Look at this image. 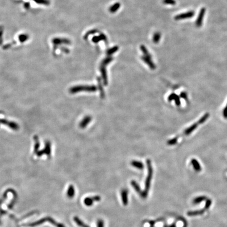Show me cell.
<instances>
[{
  "label": "cell",
  "instance_id": "5",
  "mask_svg": "<svg viewBox=\"0 0 227 227\" xmlns=\"http://www.w3.org/2000/svg\"><path fill=\"white\" fill-rule=\"evenodd\" d=\"M206 12V9L205 7L201 8V9L200 11V13L199 14L198 17L196 20V25L197 27H199L201 26L202 24V21H203V19L204 18V15Z\"/></svg>",
  "mask_w": 227,
  "mask_h": 227
},
{
  "label": "cell",
  "instance_id": "10",
  "mask_svg": "<svg viewBox=\"0 0 227 227\" xmlns=\"http://www.w3.org/2000/svg\"><path fill=\"white\" fill-rule=\"evenodd\" d=\"M168 100L169 101V102H171V101H172V100H175V102L176 104L177 105V106H180V100L179 97L178 95H177L176 94H174V93H172V94H170L168 98Z\"/></svg>",
  "mask_w": 227,
  "mask_h": 227
},
{
  "label": "cell",
  "instance_id": "24",
  "mask_svg": "<svg viewBox=\"0 0 227 227\" xmlns=\"http://www.w3.org/2000/svg\"><path fill=\"white\" fill-rule=\"evenodd\" d=\"M113 59V58L111 56H108L106 58H105L103 60V62H102V64L104 66H106L107 65H108L109 63H111L112 60Z\"/></svg>",
  "mask_w": 227,
  "mask_h": 227
},
{
  "label": "cell",
  "instance_id": "31",
  "mask_svg": "<svg viewBox=\"0 0 227 227\" xmlns=\"http://www.w3.org/2000/svg\"><path fill=\"white\" fill-rule=\"evenodd\" d=\"M224 115L225 117H226V118H227V106H226V107L225 108V110H224Z\"/></svg>",
  "mask_w": 227,
  "mask_h": 227
},
{
  "label": "cell",
  "instance_id": "7",
  "mask_svg": "<svg viewBox=\"0 0 227 227\" xmlns=\"http://www.w3.org/2000/svg\"><path fill=\"white\" fill-rule=\"evenodd\" d=\"M141 58L142 60H143V61H144V62H145L148 65L149 67H150V68L151 69V70H155V69L156 68L155 65L153 64L151 58H149L145 56H142Z\"/></svg>",
  "mask_w": 227,
  "mask_h": 227
},
{
  "label": "cell",
  "instance_id": "22",
  "mask_svg": "<svg viewBox=\"0 0 227 227\" xmlns=\"http://www.w3.org/2000/svg\"><path fill=\"white\" fill-rule=\"evenodd\" d=\"M206 199V198L205 196H200V197H198L196 198H194L193 200V203L194 204H199L201 202L204 201Z\"/></svg>",
  "mask_w": 227,
  "mask_h": 227
},
{
  "label": "cell",
  "instance_id": "23",
  "mask_svg": "<svg viewBox=\"0 0 227 227\" xmlns=\"http://www.w3.org/2000/svg\"><path fill=\"white\" fill-rule=\"evenodd\" d=\"M98 86L99 88V91L100 92V96L101 97H102V98H104L105 97V93H104L103 88L102 85V83H101V80L99 78H98Z\"/></svg>",
  "mask_w": 227,
  "mask_h": 227
},
{
  "label": "cell",
  "instance_id": "12",
  "mask_svg": "<svg viewBox=\"0 0 227 227\" xmlns=\"http://www.w3.org/2000/svg\"><path fill=\"white\" fill-rule=\"evenodd\" d=\"M93 40L95 43L98 42L99 40H104V41H105V42H106V43L107 42V39L106 36V35L103 34H100V35L98 36H95V37H94V38L93 39Z\"/></svg>",
  "mask_w": 227,
  "mask_h": 227
},
{
  "label": "cell",
  "instance_id": "9",
  "mask_svg": "<svg viewBox=\"0 0 227 227\" xmlns=\"http://www.w3.org/2000/svg\"><path fill=\"white\" fill-rule=\"evenodd\" d=\"M131 185L132 186V187L133 188V189H134L135 190V191L140 194V196H141V197H142V195H143V191H142L140 187V186L138 184L137 182L135 181V180H132L131 182Z\"/></svg>",
  "mask_w": 227,
  "mask_h": 227
},
{
  "label": "cell",
  "instance_id": "13",
  "mask_svg": "<svg viewBox=\"0 0 227 227\" xmlns=\"http://www.w3.org/2000/svg\"><path fill=\"white\" fill-rule=\"evenodd\" d=\"M191 164L193 166V167L194 169V170H196V171H199L201 170V166L199 164V162L195 159H192L191 161Z\"/></svg>",
  "mask_w": 227,
  "mask_h": 227
},
{
  "label": "cell",
  "instance_id": "18",
  "mask_svg": "<svg viewBox=\"0 0 227 227\" xmlns=\"http://www.w3.org/2000/svg\"><path fill=\"white\" fill-rule=\"evenodd\" d=\"M204 211L202 210H198V211H189L187 212L188 216H196L198 215H200L202 213H203Z\"/></svg>",
  "mask_w": 227,
  "mask_h": 227
},
{
  "label": "cell",
  "instance_id": "29",
  "mask_svg": "<svg viewBox=\"0 0 227 227\" xmlns=\"http://www.w3.org/2000/svg\"><path fill=\"white\" fill-rule=\"evenodd\" d=\"M180 96L182 98H184L185 99H187V94L185 92H182L180 94Z\"/></svg>",
  "mask_w": 227,
  "mask_h": 227
},
{
  "label": "cell",
  "instance_id": "14",
  "mask_svg": "<svg viewBox=\"0 0 227 227\" xmlns=\"http://www.w3.org/2000/svg\"><path fill=\"white\" fill-rule=\"evenodd\" d=\"M120 6V4L119 3H116L112 5L109 9V11L111 12L112 13H114L116 12L117 10H118L119 7Z\"/></svg>",
  "mask_w": 227,
  "mask_h": 227
},
{
  "label": "cell",
  "instance_id": "33",
  "mask_svg": "<svg viewBox=\"0 0 227 227\" xmlns=\"http://www.w3.org/2000/svg\"><path fill=\"white\" fill-rule=\"evenodd\" d=\"M164 227H168V226H167V225H165V226H164Z\"/></svg>",
  "mask_w": 227,
  "mask_h": 227
},
{
  "label": "cell",
  "instance_id": "19",
  "mask_svg": "<svg viewBox=\"0 0 227 227\" xmlns=\"http://www.w3.org/2000/svg\"><path fill=\"white\" fill-rule=\"evenodd\" d=\"M197 124H194L192 125L191 127H189L185 131V132H184L185 134H186V135H188L190 134V133L192 132L194 130V129L197 128Z\"/></svg>",
  "mask_w": 227,
  "mask_h": 227
},
{
  "label": "cell",
  "instance_id": "17",
  "mask_svg": "<svg viewBox=\"0 0 227 227\" xmlns=\"http://www.w3.org/2000/svg\"><path fill=\"white\" fill-rule=\"evenodd\" d=\"M161 38V34L159 32H156V33L153 34L152 40L154 43L157 44L158 43L159 40Z\"/></svg>",
  "mask_w": 227,
  "mask_h": 227
},
{
  "label": "cell",
  "instance_id": "20",
  "mask_svg": "<svg viewBox=\"0 0 227 227\" xmlns=\"http://www.w3.org/2000/svg\"><path fill=\"white\" fill-rule=\"evenodd\" d=\"M140 49H141V51H142V52L143 53L145 56H146V57H147L151 59L152 57H151V55L150 54V53L148 52L147 49L146 48V47L144 45H141Z\"/></svg>",
  "mask_w": 227,
  "mask_h": 227
},
{
  "label": "cell",
  "instance_id": "15",
  "mask_svg": "<svg viewBox=\"0 0 227 227\" xmlns=\"http://www.w3.org/2000/svg\"><path fill=\"white\" fill-rule=\"evenodd\" d=\"M74 220L76 223V224L80 227H90L86 224H85L84 222H83L77 217H75L74 218Z\"/></svg>",
  "mask_w": 227,
  "mask_h": 227
},
{
  "label": "cell",
  "instance_id": "8",
  "mask_svg": "<svg viewBox=\"0 0 227 227\" xmlns=\"http://www.w3.org/2000/svg\"><path fill=\"white\" fill-rule=\"evenodd\" d=\"M105 66L102 65L100 66V72L102 73V78L103 79L104 84L105 85H107L108 84V80H107V72L106 68H105Z\"/></svg>",
  "mask_w": 227,
  "mask_h": 227
},
{
  "label": "cell",
  "instance_id": "32",
  "mask_svg": "<svg viewBox=\"0 0 227 227\" xmlns=\"http://www.w3.org/2000/svg\"><path fill=\"white\" fill-rule=\"evenodd\" d=\"M169 227H176V225L175 223H173L172 225H170Z\"/></svg>",
  "mask_w": 227,
  "mask_h": 227
},
{
  "label": "cell",
  "instance_id": "2",
  "mask_svg": "<svg viewBox=\"0 0 227 227\" xmlns=\"http://www.w3.org/2000/svg\"><path fill=\"white\" fill-rule=\"evenodd\" d=\"M46 221L50 222L51 224L53 225L54 226H56V227H65L63 225H62L61 224H59V223L56 222L55 221H54V219H53V218H52L51 217H46V218H44L43 219H41L40 220L36 221L35 222L31 223V224H30L27 225V226H30V227H34V226L39 225L40 224H43V223H44Z\"/></svg>",
  "mask_w": 227,
  "mask_h": 227
},
{
  "label": "cell",
  "instance_id": "16",
  "mask_svg": "<svg viewBox=\"0 0 227 227\" xmlns=\"http://www.w3.org/2000/svg\"><path fill=\"white\" fill-rule=\"evenodd\" d=\"M67 196L69 198H73L75 194V189L73 185H70L67 190Z\"/></svg>",
  "mask_w": 227,
  "mask_h": 227
},
{
  "label": "cell",
  "instance_id": "1",
  "mask_svg": "<svg viewBox=\"0 0 227 227\" xmlns=\"http://www.w3.org/2000/svg\"><path fill=\"white\" fill-rule=\"evenodd\" d=\"M146 164H147V169H148V174H147V176L146 177V180H145V189L143 191V195H142V197H141L142 198H144V199L146 198L148 196L150 187H151V181L152 180V175H153V169H152L151 161L149 159H147L146 160Z\"/></svg>",
  "mask_w": 227,
  "mask_h": 227
},
{
  "label": "cell",
  "instance_id": "6",
  "mask_svg": "<svg viewBox=\"0 0 227 227\" xmlns=\"http://www.w3.org/2000/svg\"><path fill=\"white\" fill-rule=\"evenodd\" d=\"M121 198L123 204L124 206H127L128 204V191L126 189H123L121 191Z\"/></svg>",
  "mask_w": 227,
  "mask_h": 227
},
{
  "label": "cell",
  "instance_id": "21",
  "mask_svg": "<svg viewBox=\"0 0 227 227\" xmlns=\"http://www.w3.org/2000/svg\"><path fill=\"white\" fill-rule=\"evenodd\" d=\"M118 49H119L118 46H114L111 48L110 49H108L106 52V53L108 56H111L113 54L115 53V52H116L118 50Z\"/></svg>",
  "mask_w": 227,
  "mask_h": 227
},
{
  "label": "cell",
  "instance_id": "11",
  "mask_svg": "<svg viewBox=\"0 0 227 227\" xmlns=\"http://www.w3.org/2000/svg\"><path fill=\"white\" fill-rule=\"evenodd\" d=\"M131 165L133 167L139 170H143L144 168V164L141 161H139L133 160L131 162Z\"/></svg>",
  "mask_w": 227,
  "mask_h": 227
},
{
  "label": "cell",
  "instance_id": "28",
  "mask_svg": "<svg viewBox=\"0 0 227 227\" xmlns=\"http://www.w3.org/2000/svg\"><path fill=\"white\" fill-rule=\"evenodd\" d=\"M208 116L209 115L208 114H206L205 115H204L203 117H202V118L199 120V124H201V123H203L204 121L207 119V118L208 117Z\"/></svg>",
  "mask_w": 227,
  "mask_h": 227
},
{
  "label": "cell",
  "instance_id": "26",
  "mask_svg": "<svg viewBox=\"0 0 227 227\" xmlns=\"http://www.w3.org/2000/svg\"><path fill=\"white\" fill-rule=\"evenodd\" d=\"M177 141H178V137H175V138H173V139H170L168 141V144L169 145H170V146L174 145H175L177 143Z\"/></svg>",
  "mask_w": 227,
  "mask_h": 227
},
{
  "label": "cell",
  "instance_id": "3",
  "mask_svg": "<svg viewBox=\"0 0 227 227\" xmlns=\"http://www.w3.org/2000/svg\"><path fill=\"white\" fill-rule=\"evenodd\" d=\"M101 200V198L99 196H95L91 197H87L84 199V202L85 205L90 207L94 204V201H99Z\"/></svg>",
  "mask_w": 227,
  "mask_h": 227
},
{
  "label": "cell",
  "instance_id": "4",
  "mask_svg": "<svg viewBox=\"0 0 227 227\" xmlns=\"http://www.w3.org/2000/svg\"><path fill=\"white\" fill-rule=\"evenodd\" d=\"M194 15V12L191 11L186 12L185 13L180 14L179 15H176L175 17V19L176 20H180L183 19H186L189 18H191Z\"/></svg>",
  "mask_w": 227,
  "mask_h": 227
},
{
  "label": "cell",
  "instance_id": "30",
  "mask_svg": "<svg viewBox=\"0 0 227 227\" xmlns=\"http://www.w3.org/2000/svg\"><path fill=\"white\" fill-rule=\"evenodd\" d=\"M211 204V200H207V201L206 202V208H208L209 207V206H210Z\"/></svg>",
  "mask_w": 227,
  "mask_h": 227
},
{
  "label": "cell",
  "instance_id": "25",
  "mask_svg": "<svg viewBox=\"0 0 227 227\" xmlns=\"http://www.w3.org/2000/svg\"><path fill=\"white\" fill-rule=\"evenodd\" d=\"M163 3L167 5H175L176 4V2L175 0H163Z\"/></svg>",
  "mask_w": 227,
  "mask_h": 227
},
{
  "label": "cell",
  "instance_id": "27",
  "mask_svg": "<svg viewBox=\"0 0 227 227\" xmlns=\"http://www.w3.org/2000/svg\"><path fill=\"white\" fill-rule=\"evenodd\" d=\"M97 227H104V222L102 219H99L97 221Z\"/></svg>",
  "mask_w": 227,
  "mask_h": 227
}]
</instances>
